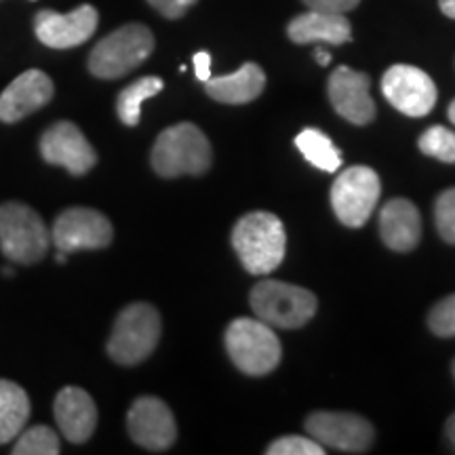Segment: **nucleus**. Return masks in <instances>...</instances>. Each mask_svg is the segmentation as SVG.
<instances>
[{
  "instance_id": "obj_1",
  "label": "nucleus",
  "mask_w": 455,
  "mask_h": 455,
  "mask_svg": "<svg viewBox=\"0 0 455 455\" xmlns=\"http://www.w3.org/2000/svg\"><path fill=\"white\" fill-rule=\"evenodd\" d=\"M232 244L244 270L255 276H266L283 264L287 232L275 213L251 212L236 221Z\"/></svg>"
},
{
  "instance_id": "obj_2",
  "label": "nucleus",
  "mask_w": 455,
  "mask_h": 455,
  "mask_svg": "<svg viewBox=\"0 0 455 455\" xmlns=\"http://www.w3.org/2000/svg\"><path fill=\"white\" fill-rule=\"evenodd\" d=\"M152 169L161 178L203 175L212 167L213 152L196 124L180 123L164 129L152 148Z\"/></svg>"
},
{
  "instance_id": "obj_3",
  "label": "nucleus",
  "mask_w": 455,
  "mask_h": 455,
  "mask_svg": "<svg viewBox=\"0 0 455 455\" xmlns=\"http://www.w3.org/2000/svg\"><path fill=\"white\" fill-rule=\"evenodd\" d=\"M161 315L155 306L138 301L118 315L108 339V355L118 365H140L156 350L161 339Z\"/></svg>"
},
{
  "instance_id": "obj_4",
  "label": "nucleus",
  "mask_w": 455,
  "mask_h": 455,
  "mask_svg": "<svg viewBox=\"0 0 455 455\" xmlns=\"http://www.w3.org/2000/svg\"><path fill=\"white\" fill-rule=\"evenodd\" d=\"M226 350L243 373L268 375L281 363L283 348L275 329L259 318H236L226 329Z\"/></svg>"
},
{
  "instance_id": "obj_5",
  "label": "nucleus",
  "mask_w": 455,
  "mask_h": 455,
  "mask_svg": "<svg viewBox=\"0 0 455 455\" xmlns=\"http://www.w3.org/2000/svg\"><path fill=\"white\" fill-rule=\"evenodd\" d=\"M155 51V36L144 24H127L95 44L89 55V70L93 76L114 81L133 72Z\"/></svg>"
},
{
  "instance_id": "obj_6",
  "label": "nucleus",
  "mask_w": 455,
  "mask_h": 455,
  "mask_svg": "<svg viewBox=\"0 0 455 455\" xmlns=\"http://www.w3.org/2000/svg\"><path fill=\"white\" fill-rule=\"evenodd\" d=\"M51 235L41 215L21 203L0 204V249L17 264H38L49 251Z\"/></svg>"
},
{
  "instance_id": "obj_7",
  "label": "nucleus",
  "mask_w": 455,
  "mask_h": 455,
  "mask_svg": "<svg viewBox=\"0 0 455 455\" xmlns=\"http://www.w3.org/2000/svg\"><path fill=\"white\" fill-rule=\"evenodd\" d=\"M251 308L270 327L299 329L316 315V298L298 284L261 281L251 289Z\"/></svg>"
},
{
  "instance_id": "obj_8",
  "label": "nucleus",
  "mask_w": 455,
  "mask_h": 455,
  "mask_svg": "<svg viewBox=\"0 0 455 455\" xmlns=\"http://www.w3.org/2000/svg\"><path fill=\"white\" fill-rule=\"evenodd\" d=\"M378 173L365 164H356L341 171V175L333 181L331 188V207L338 220L348 228H361L371 218L375 204L379 201Z\"/></svg>"
},
{
  "instance_id": "obj_9",
  "label": "nucleus",
  "mask_w": 455,
  "mask_h": 455,
  "mask_svg": "<svg viewBox=\"0 0 455 455\" xmlns=\"http://www.w3.org/2000/svg\"><path fill=\"white\" fill-rule=\"evenodd\" d=\"M114 230L110 220L104 213L87 207L66 209L57 215L51 238L57 251H91V249H104L112 243Z\"/></svg>"
},
{
  "instance_id": "obj_10",
  "label": "nucleus",
  "mask_w": 455,
  "mask_h": 455,
  "mask_svg": "<svg viewBox=\"0 0 455 455\" xmlns=\"http://www.w3.org/2000/svg\"><path fill=\"white\" fill-rule=\"evenodd\" d=\"M306 430L323 447L344 453H365L375 439L371 422L355 413L316 411L306 419Z\"/></svg>"
},
{
  "instance_id": "obj_11",
  "label": "nucleus",
  "mask_w": 455,
  "mask_h": 455,
  "mask_svg": "<svg viewBox=\"0 0 455 455\" xmlns=\"http://www.w3.org/2000/svg\"><path fill=\"white\" fill-rule=\"evenodd\" d=\"M384 98L407 116H426L436 104V84L424 70L415 66L396 64L382 78Z\"/></svg>"
},
{
  "instance_id": "obj_12",
  "label": "nucleus",
  "mask_w": 455,
  "mask_h": 455,
  "mask_svg": "<svg viewBox=\"0 0 455 455\" xmlns=\"http://www.w3.org/2000/svg\"><path fill=\"white\" fill-rule=\"evenodd\" d=\"M127 428L131 439L148 451H167L178 439L173 413L167 403L156 396H141L131 405Z\"/></svg>"
},
{
  "instance_id": "obj_13",
  "label": "nucleus",
  "mask_w": 455,
  "mask_h": 455,
  "mask_svg": "<svg viewBox=\"0 0 455 455\" xmlns=\"http://www.w3.org/2000/svg\"><path fill=\"white\" fill-rule=\"evenodd\" d=\"M41 155L49 164L64 167L72 175H84L98 163L93 146L74 123L60 121L44 131L41 138Z\"/></svg>"
},
{
  "instance_id": "obj_14",
  "label": "nucleus",
  "mask_w": 455,
  "mask_h": 455,
  "mask_svg": "<svg viewBox=\"0 0 455 455\" xmlns=\"http://www.w3.org/2000/svg\"><path fill=\"white\" fill-rule=\"evenodd\" d=\"M98 11L91 4H81L68 15L44 9L34 17V32L38 41L51 49H72L93 36L98 30Z\"/></svg>"
},
{
  "instance_id": "obj_15",
  "label": "nucleus",
  "mask_w": 455,
  "mask_h": 455,
  "mask_svg": "<svg viewBox=\"0 0 455 455\" xmlns=\"http://www.w3.org/2000/svg\"><path fill=\"white\" fill-rule=\"evenodd\" d=\"M371 78L365 72L339 66L329 76L327 93L341 118L352 124H369L375 118V104L371 100Z\"/></svg>"
},
{
  "instance_id": "obj_16",
  "label": "nucleus",
  "mask_w": 455,
  "mask_h": 455,
  "mask_svg": "<svg viewBox=\"0 0 455 455\" xmlns=\"http://www.w3.org/2000/svg\"><path fill=\"white\" fill-rule=\"evenodd\" d=\"M53 81L43 70H28L0 93V121L13 124L24 121L53 100Z\"/></svg>"
},
{
  "instance_id": "obj_17",
  "label": "nucleus",
  "mask_w": 455,
  "mask_h": 455,
  "mask_svg": "<svg viewBox=\"0 0 455 455\" xmlns=\"http://www.w3.org/2000/svg\"><path fill=\"white\" fill-rule=\"evenodd\" d=\"M55 422L61 435L74 445L87 443L98 426V407L89 392L68 386L55 396Z\"/></svg>"
},
{
  "instance_id": "obj_18",
  "label": "nucleus",
  "mask_w": 455,
  "mask_h": 455,
  "mask_svg": "<svg viewBox=\"0 0 455 455\" xmlns=\"http://www.w3.org/2000/svg\"><path fill=\"white\" fill-rule=\"evenodd\" d=\"M379 235L392 251H411L422 238V218L407 198H392L379 213Z\"/></svg>"
},
{
  "instance_id": "obj_19",
  "label": "nucleus",
  "mask_w": 455,
  "mask_h": 455,
  "mask_svg": "<svg viewBox=\"0 0 455 455\" xmlns=\"http://www.w3.org/2000/svg\"><path fill=\"white\" fill-rule=\"evenodd\" d=\"M287 34L293 43L308 44H344L350 43L352 28L346 15L325 13V11L308 9L306 13L293 17L287 26Z\"/></svg>"
},
{
  "instance_id": "obj_20",
  "label": "nucleus",
  "mask_w": 455,
  "mask_h": 455,
  "mask_svg": "<svg viewBox=\"0 0 455 455\" xmlns=\"http://www.w3.org/2000/svg\"><path fill=\"white\" fill-rule=\"evenodd\" d=\"M264 87L266 74L258 64H253V61L241 66L236 72L228 74V76L209 78V81L204 83L209 98L230 106L249 104V101L258 100Z\"/></svg>"
},
{
  "instance_id": "obj_21",
  "label": "nucleus",
  "mask_w": 455,
  "mask_h": 455,
  "mask_svg": "<svg viewBox=\"0 0 455 455\" xmlns=\"http://www.w3.org/2000/svg\"><path fill=\"white\" fill-rule=\"evenodd\" d=\"M30 418V398L11 379H0V445L11 443L26 428Z\"/></svg>"
},
{
  "instance_id": "obj_22",
  "label": "nucleus",
  "mask_w": 455,
  "mask_h": 455,
  "mask_svg": "<svg viewBox=\"0 0 455 455\" xmlns=\"http://www.w3.org/2000/svg\"><path fill=\"white\" fill-rule=\"evenodd\" d=\"M295 146H298V150L304 155L306 161L315 164L316 169L335 173L341 167V152L323 131L304 129L295 138Z\"/></svg>"
},
{
  "instance_id": "obj_23",
  "label": "nucleus",
  "mask_w": 455,
  "mask_h": 455,
  "mask_svg": "<svg viewBox=\"0 0 455 455\" xmlns=\"http://www.w3.org/2000/svg\"><path fill=\"white\" fill-rule=\"evenodd\" d=\"M163 87L164 83L158 76H144L133 84H129V87H124L121 93H118L116 100L118 118H121L127 127H135L141 118V104L161 93Z\"/></svg>"
},
{
  "instance_id": "obj_24",
  "label": "nucleus",
  "mask_w": 455,
  "mask_h": 455,
  "mask_svg": "<svg viewBox=\"0 0 455 455\" xmlns=\"http://www.w3.org/2000/svg\"><path fill=\"white\" fill-rule=\"evenodd\" d=\"M60 451V439L47 426H32L21 430L13 447L15 455H57Z\"/></svg>"
},
{
  "instance_id": "obj_25",
  "label": "nucleus",
  "mask_w": 455,
  "mask_h": 455,
  "mask_svg": "<svg viewBox=\"0 0 455 455\" xmlns=\"http://www.w3.org/2000/svg\"><path fill=\"white\" fill-rule=\"evenodd\" d=\"M419 150L436 161L455 163V133L441 124H432L419 138Z\"/></svg>"
},
{
  "instance_id": "obj_26",
  "label": "nucleus",
  "mask_w": 455,
  "mask_h": 455,
  "mask_svg": "<svg viewBox=\"0 0 455 455\" xmlns=\"http://www.w3.org/2000/svg\"><path fill=\"white\" fill-rule=\"evenodd\" d=\"M435 221L443 241L455 244V188H449L436 198Z\"/></svg>"
},
{
  "instance_id": "obj_27",
  "label": "nucleus",
  "mask_w": 455,
  "mask_h": 455,
  "mask_svg": "<svg viewBox=\"0 0 455 455\" xmlns=\"http://www.w3.org/2000/svg\"><path fill=\"white\" fill-rule=\"evenodd\" d=\"M430 331L439 338H453L455 335V293L441 299L428 315Z\"/></svg>"
},
{
  "instance_id": "obj_28",
  "label": "nucleus",
  "mask_w": 455,
  "mask_h": 455,
  "mask_svg": "<svg viewBox=\"0 0 455 455\" xmlns=\"http://www.w3.org/2000/svg\"><path fill=\"white\" fill-rule=\"evenodd\" d=\"M268 455H323L325 447L321 443L306 436H283L275 443H270V447L266 449Z\"/></svg>"
},
{
  "instance_id": "obj_29",
  "label": "nucleus",
  "mask_w": 455,
  "mask_h": 455,
  "mask_svg": "<svg viewBox=\"0 0 455 455\" xmlns=\"http://www.w3.org/2000/svg\"><path fill=\"white\" fill-rule=\"evenodd\" d=\"M167 20H180L196 0H148Z\"/></svg>"
},
{
  "instance_id": "obj_30",
  "label": "nucleus",
  "mask_w": 455,
  "mask_h": 455,
  "mask_svg": "<svg viewBox=\"0 0 455 455\" xmlns=\"http://www.w3.org/2000/svg\"><path fill=\"white\" fill-rule=\"evenodd\" d=\"M306 7L315 11H325V13H339L346 15L348 11L356 9L361 0H304Z\"/></svg>"
},
{
  "instance_id": "obj_31",
  "label": "nucleus",
  "mask_w": 455,
  "mask_h": 455,
  "mask_svg": "<svg viewBox=\"0 0 455 455\" xmlns=\"http://www.w3.org/2000/svg\"><path fill=\"white\" fill-rule=\"evenodd\" d=\"M195 70H196V78L201 83H207L212 78V55L207 51H198L195 55Z\"/></svg>"
},
{
  "instance_id": "obj_32",
  "label": "nucleus",
  "mask_w": 455,
  "mask_h": 455,
  "mask_svg": "<svg viewBox=\"0 0 455 455\" xmlns=\"http://www.w3.org/2000/svg\"><path fill=\"white\" fill-rule=\"evenodd\" d=\"M441 4V11L445 13L447 17H451V20H455V0H439Z\"/></svg>"
},
{
  "instance_id": "obj_33",
  "label": "nucleus",
  "mask_w": 455,
  "mask_h": 455,
  "mask_svg": "<svg viewBox=\"0 0 455 455\" xmlns=\"http://www.w3.org/2000/svg\"><path fill=\"white\" fill-rule=\"evenodd\" d=\"M315 55H316V61H318V64H321V66H329V61H331V55H329L327 51L323 49V47H318V49L315 51Z\"/></svg>"
},
{
  "instance_id": "obj_34",
  "label": "nucleus",
  "mask_w": 455,
  "mask_h": 455,
  "mask_svg": "<svg viewBox=\"0 0 455 455\" xmlns=\"http://www.w3.org/2000/svg\"><path fill=\"white\" fill-rule=\"evenodd\" d=\"M447 436H449V441H451V445L455 447V413L449 418V422H447Z\"/></svg>"
},
{
  "instance_id": "obj_35",
  "label": "nucleus",
  "mask_w": 455,
  "mask_h": 455,
  "mask_svg": "<svg viewBox=\"0 0 455 455\" xmlns=\"http://www.w3.org/2000/svg\"><path fill=\"white\" fill-rule=\"evenodd\" d=\"M449 121L455 124V100L451 101V106H449Z\"/></svg>"
},
{
  "instance_id": "obj_36",
  "label": "nucleus",
  "mask_w": 455,
  "mask_h": 455,
  "mask_svg": "<svg viewBox=\"0 0 455 455\" xmlns=\"http://www.w3.org/2000/svg\"><path fill=\"white\" fill-rule=\"evenodd\" d=\"M453 375H455V361H453Z\"/></svg>"
}]
</instances>
